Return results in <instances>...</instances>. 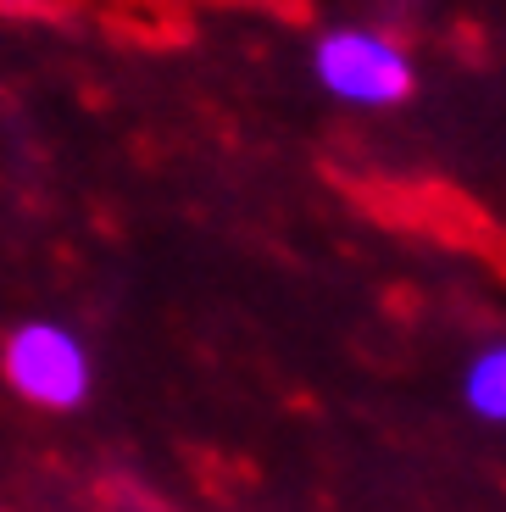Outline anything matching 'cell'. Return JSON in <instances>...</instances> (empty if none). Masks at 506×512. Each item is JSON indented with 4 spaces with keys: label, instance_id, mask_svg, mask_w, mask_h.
I'll use <instances>...</instances> for the list:
<instances>
[{
    "label": "cell",
    "instance_id": "obj_3",
    "mask_svg": "<svg viewBox=\"0 0 506 512\" xmlns=\"http://www.w3.org/2000/svg\"><path fill=\"white\" fill-rule=\"evenodd\" d=\"M462 401H468L473 418L506 429V340H490L484 351L468 357V368H462Z\"/></svg>",
    "mask_w": 506,
    "mask_h": 512
},
{
    "label": "cell",
    "instance_id": "obj_2",
    "mask_svg": "<svg viewBox=\"0 0 506 512\" xmlns=\"http://www.w3.org/2000/svg\"><path fill=\"white\" fill-rule=\"evenodd\" d=\"M0 373L28 407L45 412H73L95 384V357L67 323L56 318H28L0 340Z\"/></svg>",
    "mask_w": 506,
    "mask_h": 512
},
{
    "label": "cell",
    "instance_id": "obj_1",
    "mask_svg": "<svg viewBox=\"0 0 506 512\" xmlns=\"http://www.w3.org/2000/svg\"><path fill=\"white\" fill-rule=\"evenodd\" d=\"M312 78L329 101L356 106V112H384V106H401L412 95L418 67H412L401 39H390L384 28L345 23L312 45Z\"/></svg>",
    "mask_w": 506,
    "mask_h": 512
}]
</instances>
